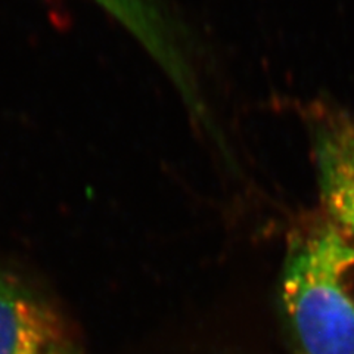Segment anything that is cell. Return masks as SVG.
Segmentation results:
<instances>
[{
  "label": "cell",
  "instance_id": "1",
  "mask_svg": "<svg viewBox=\"0 0 354 354\" xmlns=\"http://www.w3.org/2000/svg\"><path fill=\"white\" fill-rule=\"evenodd\" d=\"M354 242L334 223L298 236L281 282L298 354H354Z\"/></svg>",
  "mask_w": 354,
  "mask_h": 354
},
{
  "label": "cell",
  "instance_id": "2",
  "mask_svg": "<svg viewBox=\"0 0 354 354\" xmlns=\"http://www.w3.org/2000/svg\"><path fill=\"white\" fill-rule=\"evenodd\" d=\"M313 147L324 205L332 223L354 239V118L346 113L319 117Z\"/></svg>",
  "mask_w": 354,
  "mask_h": 354
},
{
  "label": "cell",
  "instance_id": "3",
  "mask_svg": "<svg viewBox=\"0 0 354 354\" xmlns=\"http://www.w3.org/2000/svg\"><path fill=\"white\" fill-rule=\"evenodd\" d=\"M61 341L59 319L17 274L0 270V354H46Z\"/></svg>",
  "mask_w": 354,
  "mask_h": 354
},
{
  "label": "cell",
  "instance_id": "4",
  "mask_svg": "<svg viewBox=\"0 0 354 354\" xmlns=\"http://www.w3.org/2000/svg\"><path fill=\"white\" fill-rule=\"evenodd\" d=\"M123 24L158 64L179 53L183 36L161 0H93Z\"/></svg>",
  "mask_w": 354,
  "mask_h": 354
},
{
  "label": "cell",
  "instance_id": "5",
  "mask_svg": "<svg viewBox=\"0 0 354 354\" xmlns=\"http://www.w3.org/2000/svg\"><path fill=\"white\" fill-rule=\"evenodd\" d=\"M46 354H77L71 347L65 346L62 341L57 342V344H53L48 351Z\"/></svg>",
  "mask_w": 354,
  "mask_h": 354
}]
</instances>
